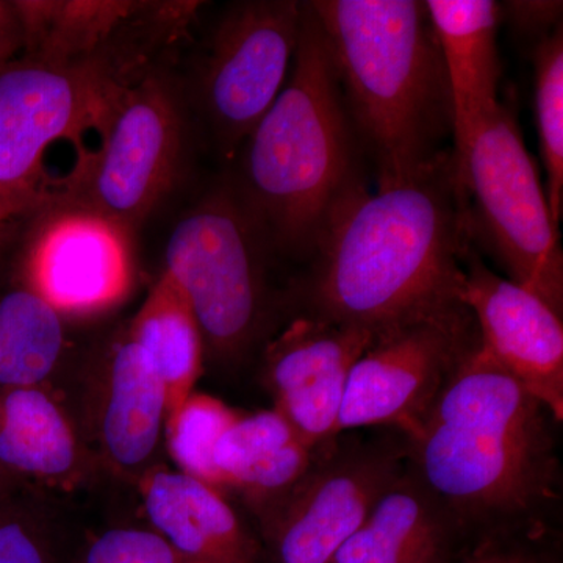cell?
Returning a JSON list of instances; mask_svg holds the SVG:
<instances>
[{
    "instance_id": "e0dca14e",
    "label": "cell",
    "mask_w": 563,
    "mask_h": 563,
    "mask_svg": "<svg viewBox=\"0 0 563 563\" xmlns=\"http://www.w3.org/2000/svg\"><path fill=\"white\" fill-rule=\"evenodd\" d=\"M139 484L152 531L188 563H258L257 543L217 488L161 466Z\"/></svg>"
},
{
    "instance_id": "8fae6325",
    "label": "cell",
    "mask_w": 563,
    "mask_h": 563,
    "mask_svg": "<svg viewBox=\"0 0 563 563\" xmlns=\"http://www.w3.org/2000/svg\"><path fill=\"white\" fill-rule=\"evenodd\" d=\"M407 466L404 442H333L262 521L279 563H329Z\"/></svg>"
},
{
    "instance_id": "3957f363",
    "label": "cell",
    "mask_w": 563,
    "mask_h": 563,
    "mask_svg": "<svg viewBox=\"0 0 563 563\" xmlns=\"http://www.w3.org/2000/svg\"><path fill=\"white\" fill-rule=\"evenodd\" d=\"M361 152L324 35L303 2L290 76L244 141L231 181L274 255L309 261L333 209L363 181Z\"/></svg>"
},
{
    "instance_id": "6da1fadb",
    "label": "cell",
    "mask_w": 563,
    "mask_h": 563,
    "mask_svg": "<svg viewBox=\"0 0 563 563\" xmlns=\"http://www.w3.org/2000/svg\"><path fill=\"white\" fill-rule=\"evenodd\" d=\"M472 242L453 152L374 191L362 181L314 243L301 313L377 336L450 312Z\"/></svg>"
},
{
    "instance_id": "9c48e42d",
    "label": "cell",
    "mask_w": 563,
    "mask_h": 563,
    "mask_svg": "<svg viewBox=\"0 0 563 563\" xmlns=\"http://www.w3.org/2000/svg\"><path fill=\"white\" fill-rule=\"evenodd\" d=\"M303 2L247 0L222 13L199 70L196 98L214 147L233 161L287 84Z\"/></svg>"
},
{
    "instance_id": "5b68a950",
    "label": "cell",
    "mask_w": 563,
    "mask_h": 563,
    "mask_svg": "<svg viewBox=\"0 0 563 563\" xmlns=\"http://www.w3.org/2000/svg\"><path fill=\"white\" fill-rule=\"evenodd\" d=\"M96 132L98 150L79 151L73 172L51 185L49 201L135 232L176 187L184 166L185 99L168 68L114 91Z\"/></svg>"
},
{
    "instance_id": "9a60e30c",
    "label": "cell",
    "mask_w": 563,
    "mask_h": 563,
    "mask_svg": "<svg viewBox=\"0 0 563 563\" xmlns=\"http://www.w3.org/2000/svg\"><path fill=\"white\" fill-rule=\"evenodd\" d=\"M91 388V437L114 473L140 481L161 448L168 395L125 328L103 344Z\"/></svg>"
},
{
    "instance_id": "8992f818",
    "label": "cell",
    "mask_w": 563,
    "mask_h": 563,
    "mask_svg": "<svg viewBox=\"0 0 563 563\" xmlns=\"http://www.w3.org/2000/svg\"><path fill=\"white\" fill-rule=\"evenodd\" d=\"M269 255L272 247L231 181L174 225L165 272L190 303L213 361H242L262 339L269 317Z\"/></svg>"
},
{
    "instance_id": "ba28073f",
    "label": "cell",
    "mask_w": 563,
    "mask_h": 563,
    "mask_svg": "<svg viewBox=\"0 0 563 563\" xmlns=\"http://www.w3.org/2000/svg\"><path fill=\"white\" fill-rule=\"evenodd\" d=\"M125 88L98 57L49 66L21 57L0 69V196L20 214L46 206L43 158L58 140L98 131L114 91Z\"/></svg>"
},
{
    "instance_id": "30bf717a",
    "label": "cell",
    "mask_w": 563,
    "mask_h": 563,
    "mask_svg": "<svg viewBox=\"0 0 563 563\" xmlns=\"http://www.w3.org/2000/svg\"><path fill=\"white\" fill-rule=\"evenodd\" d=\"M477 343L465 306L380 333L352 368L340 433L391 428L410 435Z\"/></svg>"
},
{
    "instance_id": "1f68e13d",
    "label": "cell",
    "mask_w": 563,
    "mask_h": 563,
    "mask_svg": "<svg viewBox=\"0 0 563 563\" xmlns=\"http://www.w3.org/2000/svg\"><path fill=\"white\" fill-rule=\"evenodd\" d=\"M14 487H16V483L11 481L10 477L0 470V493L13 490Z\"/></svg>"
},
{
    "instance_id": "cb8c5ba5",
    "label": "cell",
    "mask_w": 563,
    "mask_h": 563,
    "mask_svg": "<svg viewBox=\"0 0 563 563\" xmlns=\"http://www.w3.org/2000/svg\"><path fill=\"white\" fill-rule=\"evenodd\" d=\"M240 412L207 393L192 391L166 418V448L176 463L177 472L224 492L220 473L214 465V451L225 431Z\"/></svg>"
},
{
    "instance_id": "52a82bcc",
    "label": "cell",
    "mask_w": 563,
    "mask_h": 563,
    "mask_svg": "<svg viewBox=\"0 0 563 563\" xmlns=\"http://www.w3.org/2000/svg\"><path fill=\"white\" fill-rule=\"evenodd\" d=\"M472 235L515 284L563 313V254L539 169L512 111L499 102L455 158Z\"/></svg>"
},
{
    "instance_id": "ffe728a7",
    "label": "cell",
    "mask_w": 563,
    "mask_h": 563,
    "mask_svg": "<svg viewBox=\"0 0 563 563\" xmlns=\"http://www.w3.org/2000/svg\"><path fill=\"white\" fill-rule=\"evenodd\" d=\"M314 451L276 410L242 415L214 451L224 490H236L262 521L306 476Z\"/></svg>"
},
{
    "instance_id": "7a4b0ae2",
    "label": "cell",
    "mask_w": 563,
    "mask_h": 563,
    "mask_svg": "<svg viewBox=\"0 0 563 563\" xmlns=\"http://www.w3.org/2000/svg\"><path fill=\"white\" fill-rule=\"evenodd\" d=\"M551 422L558 421L550 410L477 343L404 437L407 465L466 540L499 547L512 533L540 528L558 501Z\"/></svg>"
},
{
    "instance_id": "277c9868",
    "label": "cell",
    "mask_w": 563,
    "mask_h": 563,
    "mask_svg": "<svg viewBox=\"0 0 563 563\" xmlns=\"http://www.w3.org/2000/svg\"><path fill=\"white\" fill-rule=\"evenodd\" d=\"M344 109L377 184L404 179L444 154L453 110L424 2L313 0Z\"/></svg>"
},
{
    "instance_id": "d6986e66",
    "label": "cell",
    "mask_w": 563,
    "mask_h": 563,
    "mask_svg": "<svg viewBox=\"0 0 563 563\" xmlns=\"http://www.w3.org/2000/svg\"><path fill=\"white\" fill-rule=\"evenodd\" d=\"M85 465L76 428L46 385L0 390V470L11 481L69 488Z\"/></svg>"
},
{
    "instance_id": "83f0119b",
    "label": "cell",
    "mask_w": 563,
    "mask_h": 563,
    "mask_svg": "<svg viewBox=\"0 0 563 563\" xmlns=\"http://www.w3.org/2000/svg\"><path fill=\"white\" fill-rule=\"evenodd\" d=\"M563 3L555 0H514L499 7V20H507L515 32L536 44L562 25Z\"/></svg>"
},
{
    "instance_id": "4fadbf2b",
    "label": "cell",
    "mask_w": 563,
    "mask_h": 563,
    "mask_svg": "<svg viewBox=\"0 0 563 563\" xmlns=\"http://www.w3.org/2000/svg\"><path fill=\"white\" fill-rule=\"evenodd\" d=\"M459 299L472 313L481 347L504 372L563 420V322L553 307L493 273L470 250Z\"/></svg>"
},
{
    "instance_id": "4316f807",
    "label": "cell",
    "mask_w": 563,
    "mask_h": 563,
    "mask_svg": "<svg viewBox=\"0 0 563 563\" xmlns=\"http://www.w3.org/2000/svg\"><path fill=\"white\" fill-rule=\"evenodd\" d=\"M76 563H188L152 529L113 528L92 539Z\"/></svg>"
},
{
    "instance_id": "7c38bea8",
    "label": "cell",
    "mask_w": 563,
    "mask_h": 563,
    "mask_svg": "<svg viewBox=\"0 0 563 563\" xmlns=\"http://www.w3.org/2000/svg\"><path fill=\"white\" fill-rule=\"evenodd\" d=\"M22 252L20 277L63 320L113 309L133 282L132 233L101 214L47 202Z\"/></svg>"
},
{
    "instance_id": "f1b7e54d",
    "label": "cell",
    "mask_w": 563,
    "mask_h": 563,
    "mask_svg": "<svg viewBox=\"0 0 563 563\" xmlns=\"http://www.w3.org/2000/svg\"><path fill=\"white\" fill-rule=\"evenodd\" d=\"M25 33L16 0H0V69L24 52Z\"/></svg>"
},
{
    "instance_id": "484cf974",
    "label": "cell",
    "mask_w": 563,
    "mask_h": 563,
    "mask_svg": "<svg viewBox=\"0 0 563 563\" xmlns=\"http://www.w3.org/2000/svg\"><path fill=\"white\" fill-rule=\"evenodd\" d=\"M14 490L0 493V563H57L46 529Z\"/></svg>"
},
{
    "instance_id": "5bb4252c",
    "label": "cell",
    "mask_w": 563,
    "mask_h": 563,
    "mask_svg": "<svg viewBox=\"0 0 563 563\" xmlns=\"http://www.w3.org/2000/svg\"><path fill=\"white\" fill-rule=\"evenodd\" d=\"M376 336L299 313L268 344L265 383L274 410L318 453L339 439L347 380Z\"/></svg>"
},
{
    "instance_id": "7402d4cb",
    "label": "cell",
    "mask_w": 563,
    "mask_h": 563,
    "mask_svg": "<svg viewBox=\"0 0 563 563\" xmlns=\"http://www.w3.org/2000/svg\"><path fill=\"white\" fill-rule=\"evenodd\" d=\"M141 0H16L25 46L21 57L65 66L95 54Z\"/></svg>"
},
{
    "instance_id": "d4e9b609",
    "label": "cell",
    "mask_w": 563,
    "mask_h": 563,
    "mask_svg": "<svg viewBox=\"0 0 563 563\" xmlns=\"http://www.w3.org/2000/svg\"><path fill=\"white\" fill-rule=\"evenodd\" d=\"M533 103L544 191L554 221L563 211V32L555 29L533 49Z\"/></svg>"
},
{
    "instance_id": "2e32d148",
    "label": "cell",
    "mask_w": 563,
    "mask_h": 563,
    "mask_svg": "<svg viewBox=\"0 0 563 563\" xmlns=\"http://www.w3.org/2000/svg\"><path fill=\"white\" fill-rule=\"evenodd\" d=\"M426 10L442 52L451 110L454 158L499 106L496 35L499 3L492 0H428Z\"/></svg>"
},
{
    "instance_id": "ac0fdd59",
    "label": "cell",
    "mask_w": 563,
    "mask_h": 563,
    "mask_svg": "<svg viewBox=\"0 0 563 563\" xmlns=\"http://www.w3.org/2000/svg\"><path fill=\"white\" fill-rule=\"evenodd\" d=\"M463 540L453 515L407 465L329 563H454Z\"/></svg>"
},
{
    "instance_id": "f546056e",
    "label": "cell",
    "mask_w": 563,
    "mask_h": 563,
    "mask_svg": "<svg viewBox=\"0 0 563 563\" xmlns=\"http://www.w3.org/2000/svg\"><path fill=\"white\" fill-rule=\"evenodd\" d=\"M454 563H547L540 555L523 548L487 547L479 548L466 558Z\"/></svg>"
},
{
    "instance_id": "44dd1931",
    "label": "cell",
    "mask_w": 563,
    "mask_h": 563,
    "mask_svg": "<svg viewBox=\"0 0 563 563\" xmlns=\"http://www.w3.org/2000/svg\"><path fill=\"white\" fill-rule=\"evenodd\" d=\"M168 395V415L195 391L206 346L184 291L163 272L125 325Z\"/></svg>"
},
{
    "instance_id": "603a6c76",
    "label": "cell",
    "mask_w": 563,
    "mask_h": 563,
    "mask_svg": "<svg viewBox=\"0 0 563 563\" xmlns=\"http://www.w3.org/2000/svg\"><path fill=\"white\" fill-rule=\"evenodd\" d=\"M62 314L16 276L0 287V390L49 383L66 354Z\"/></svg>"
},
{
    "instance_id": "4dcf8cb0",
    "label": "cell",
    "mask_w": 563,
    "mask_h": 563,
    "mask_svg": "<svg viewBox=\"0 0 563 563\" xmlns=\"http://www.w3.org/2000/svg\"><path fill=\"white\" fill-rule=\"evenodd\" d=\"M18 217H21V214L0 196V232H3L5 225L9 224L11 220H16Z\"/></svg>"
}]
</instances>
